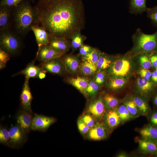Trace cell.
Returning a JSON list of instances; mask_svg holds the SVG:
<instances>
[{"mask_svg":"<svg viewBox=\"0 0 157 157\" xmlns=\"http://www.w3.org/2000/svg\"><path fill=\"white\" fill-rule=\"evenodd\" d=\"M34 7L37 14L35 24L44 28L51 36L69 39L84 26L82 0H38Z\"/></svg>","mask_w":157,"mask_h":157,"instance_id":"1","label":"cell"},{"mask_svg":"<svg viewBox=\"0 0 157 157\" xmlns=\"http://www.w3.org/2000/svg\"><path fill=\"white\" fill-rule=\"evenodd\" d=\"M15 8L14 21L15 28L20 35H24L35 24L36 11L34 7L25 0Z\"/></svg>","mask_w":157,"mask_h":157,"instance_id":"2","label":"cell"},{"mask_svg":"<svg viewBox=\"0 0 157 157\" xmlns=\"http://www.w3.org/2000/svg\"><path fill=\"white\" fill-rule=\"evenodd\" d=\"M133 46L129 53L135 56L144 53H151L157 49V30L154 33L146 34L137 28L132 36Z\"/></svg>","mask_w":157,"mask_h":157,"instance_id":"3","label":"cell"},{"mask_svg":"<svg viewBox=\"0 0 157 157\" xmlns=\"http://www.w3.org/2000/svg\"><path fill=\"white\" fill-rule=\"evenodd\" d=\"M130 57L126 55L114 59L107 73L110 79L116 77L126 78L131 74L133 69V64Z\"/></svg>","mask_w":157,"mask_h":157,"instance_id":"4","label":"cell"},{"mask_svg":"<svg viewBox=\"0 0 157 157\" xmlns=\"http://www.w3.org/2000/svg\"><path fill=\"white\" fill-rule=\"evenodd\" d=\"M21 42L18 37L8 30L0 31V48L11 55L15 54L20 50Z\"/></svg>","mask_w":157,"mask_h":157,"instance_id":"5","label":"cell"},{"mask_svg":"<svg viewBox=\"0 0 157 157\" xmlns=\"http://www.w3.org/2000/svg\"><path fill=\"white\" fill-rule=\"evenodd\" d=\"M10 136V147L18 148L26 141L27 134L17 124L12 126L9 130Z\"/></svg>","mask_w":157,"mask_h":157,"instance_id":"6","label":"cell"},{"mask_svg":"<svg viewBox=\"0 0 157 157\" xmlns=\"http://www.w3.org/2000/svg\"><path fill=\"white\" fill-rule=\"evenodd\" d=\"M103 98L99 97L91 101L88 105V113L90 114L96 120L104 118L106 112Z\"/></svg>","mask_w":157,"mask_h":157,"instance_id":"7","label":"cell"},{"mask_svg":"<svg viewBox=\"0 0 157 157\" xmlns=\"http://www.w3.org/2000/svg\"><path fill=\"white\" fill-rule=\"evenodd\" d=\"M56 121L55 119L53 117L34 113L33 115L31 129L34 131L45 132Z\"/></svg>","mask_w":157,"mask_h":157,"instance_id":"8","label":"cell"},{"mask_svg":"<svg viewBox=\"0 0 157 157\" xmlns=\"http://www.w3.org/2000/svg\"><path fill=\"white\" fill-rule=\"evenodd\" d=\"M61 57L50 59L41 63L40 65L41 68L47 72L61 75L66 71L62 62Z\"/></svg>","mask_w":157,"mask_h":157,"instance_id":"9","label":"cell"},{"mask_svg":"<svg viewBox=\"0 0 157 157\" xmlns=\"http://www.w3.org/2000/svg\"><path fill=\"white\" fill-rule=\"evenodd\" d=\"M29 79L25 78L20 94L21 109L33 113L31 107L33 97L29 85Z\"/></svg>","mask_w":157,"mask_h":157,"instance_id":"10","label":"cell"},{"mask_svg":"<svg viewBox=\"0 0 157 157\" xmlns=\"http://www.w3.org/2000/svg\"><path fill=\"white\" fill-rule=\"evenodd\" d=\"M33 113L20 109L16 113L15 119L17 124L27 134L31 130Z\"/></svg>","mask_w":157,"mask_h":157,"instance_id":"11","label":"cell"},{"mask_svg":"<svg viewBox=\"0 0 157 157\" xmlns=\"http://www.w3.org/2000/svg\"><path fill=\"white\" fill-rule=\"evenodd\" d=\"M64 54L56 51L48 44L44 45L38 48L36 58L41 63L52 59L61 57Z\"/></svg>","mask_w":157,"mask_h":157,"instance_id":"12","label":"cell"},{"mask_svg":"<svg viewBox=\"0 0 157 157\" xmlns=\"http://www.w3.org/2000/svg\"><path fill=\"white\" fill-rule=\"evenodd\" d=\"M108 130L105 124L97 122L90 128L86 134L89 139L94 140H100L106 138Z\"/></svg>","mask_w":157,"mask_h":157,"instance_id":"13","label":"cell"},{"mask_svg":"<svg viewBox=\"0 0 157 157\" xmlns=\"http://www.w3.org/2000/svg\"><path fill=\"white\" fill-rule=\"evenodd\" d=\"M58 52L65 54L71 47V42L66 38L51 36L48 44Z\"/></svg>","mask_w":157,"mask_h":157,"instance_id":"14","label":"cell"},{"mask_svg":"<svg viewBox=\"0 0 157 157\" xmlns=\"http://www.w3.org/2000/svg\"><path fill=\"white\" fill-rule=\"evenodd\" d=\"M31 30L34 34L38 48L48 44L51 36L44 28L34 24L31 27Z\"/></svg>","mask_w":157,"mask_h":157,"instance_id":"15","label":"cell"},{"mask_svg":"<svg viewBox=\"0 0 157 157\" xmlns=\"http://www.w3.org/2000/svg\"><path fill=\"white\" fill-rule=\"evenodd\" d=\"M104 119L105 125L108 130L113 129L118 126L121 122L116 108L108 110Z\"/></svg>","mask_w":157,"mask_h":157,"instance_id":"16","label":"cell"},{"mask_svg":"<svg viewBox=\"0 0 157 157\" xmlns=\"http://www.w3.org/2000/svg\"><path fill=\"white\" fill-rule=\"evenodd\" d=\"M61 60L66 70L69 73L74 74L79 69L80 63L77 56L67 55L64 56Z\"/></svg>","mask_w":157,"mask_h":157,"instance_id":"17","label":"cell"},{"mask_svg":"<svg viewBox=\"0 0 157 157\" xmlns=\"http://www.w3.org/2000/svg\"><path fill=\"white\" fill-rule=\"evenodd\" d=\"M12 8L7 6H0V31L8 30L10 27V18Z\"/></svg>","mask_w":157,"mask_h":157,"instance_id":"18","label":"cell"},{"mask_svg":"<svg viewBox=\"0 0 157 157\" xmlns=\"http://www.w3.org/2000/svg\"><path fill=\"white\" fill-rule=\"evenodd\" d=\"M34 60L28 64L26 67L17 73L14 74L13 76L22 74L24 75L26 78H38L39 72L42 69L40 66L35 65Z\"/></svg>","mask_w":157,"mask_h":157,"instance_id":"19","label":"cell"},{"mask_svg":"<svg viewBox=\"0 0 157 157\" xmlns=\"http://www.w3.org/2000/svg\"><path fill=\"white\" fill-rule=\"evenodd\" d=\"M146 1L147 0H130L129 12L132 14L137 15L146 12L147 8Z\"/></svg>","mask_w":157,"mask_h":157,"instance_id":"20","label":"cell"},{"mask_svg":"<svg viewBox=\"0 0 157 157\" xmlns=\"http://www.w3.org/2000/svg\"><path fill=\"white\" fill-rule=\"evenodd\" d=\"M69 83L75 87L84 95H87L86 90L89 80L84 77L78 76L67 79Z\"/></svg>","mask_w":157,"mask_h":157,"instance_id":"21","label":"cell"},{"mask_svg":"<svg viewBox=\"0 0 157 157\" xmlns=\"http://www.w3.org/2000/svg\"><path fill=\"white\" fill-rule=\"evenodd\" d=\"M140 150L144 153H154L157 151V145L154 141L144 139L138 140Z\"/></svg>","mask_w":157,"mask_h":157,"instance_id":"22","label":"cell"},{"mask_svg":"<svg viewBox=\"0 0 157 157\" xmlns=\"http://www.w3.org/2000/svg\"><path fill=\"white\" fill-rule=\"evenodd\" d=\"M142 138L155 141L157 140V128L150 125L146 126L140 130Z\"/></svg>","mask_w":157,"mask_h":157,"instance_id":"23","label":"cell"},{"mask_svg":"<svg viewBox=\"0 0 157 157\" xmlns=\"http://www.w3.org/2000/svg\"><path fill=\"white\" fill-rule=\"evenodd\" d=\"M113 60V57L101 52L96 64L97 71H104L108 69Z\"/></svg>","mask_w":157,"mask_h":157,"instance_id":"24","label":"cell"},{"mask_svg":"<svg viewBox=\"0 0 157 157\" xmlns=\"http://www.w3.org/2000/svg\"><path fill=\"white\" fill-rule=\"evenodd\" d=\"M137 88L138 92L142 95H146L152 90L153 84L149 81L139 78L136 81Z\"/></svg>","mask_w":157,"mask_h":157,"instance_id":"25","label":"cell"},{"mask_svg":"<svg viewBox=\"0 0 157 157\" xmlns=\"http://www.w3.org/2000/svg\"><path fill=\"white\" fill-rule=\"evenodd\" d=\"M79 69L81 74L85 76L94 74L97 71L96 65L86 61H82Z\"/></svg>","mask_w":157,"mask_h":157,"instance_id":"26","label":"cell"},{"mask_svg":"<svg viewBox=\"0 0 157 157\" xmlns=\"http://www.w3.org/2000/svg\"><path fill=\"white\" fill-rule=\"evenodd\" d=\"M81 31L78 30L75 32L71 38V47L73 51L82 45L85 39V36L82 34Z\"/></svg>","mask_w":157,"mask_h":157,"instance_id":"27","label":"cell"},{"mask_svg":"<svg viewBox=\"0 0 157 157\" xmlns=\"http://www.w3.org/2000/svg\"><path fill=\"white\" fill-rule=\"evenodd\" d=\"M102 98L105 107L107 110L116 108L119 104L118 99L111 94H106Z\"/></svg>","mask_w":157,"mask_h":157,"instance_id":"28","label":"cell"},{"mask_svg":"<svg viewBox=\"0 0 157 157\" xmlns=\"http://www.w3.org/2000/svg\"><path fill=\"white\" fill-rule=\"evenodd\" d=\"M136 104L141 114H146L149 111V107L146 102L141 97L134 96L132 98Z\"/></svg>","mask_w":157,"mask_h":157,"instance_id":"29","label":"cell"},{"mask_svg":"<svg viewBox=\"0 0 157 157\" xmlns=\"http://www.w3.org/2000/svg\"><path fill=\"white\" fill-rule=\"evenodd\" d=\"M126 78L122 77H116L109 79L108 86L110 89L117 90L120 89L126 84Z\"/></svg>","mask_w":157,"mask_h":157,"instance_id":"30","label":"cell"},{"mask_svg":"<svg viewBox=\"0 0 157 157\" xmlns=\"http://www.w3.org/2000/svg\"><path fill=\"white\" fill-rule=\"evenodd\" d=\"M117 110L121 121L122 122H127L134 117L129 112L124 104L120 105L117 108Z\"/></svg>","mask_w":157,"mask_h":157,"instance_id":"31","label":"cell"},{"mask_svg":"<svg viewBox=\"0 0 157 157\" xmlns=\"http://www.w3.org/2000/svg\"><path fill=\"white\" fill-rule=\"evenodd\" d=\"M124 104L134 117L141 114L132 98L126 99L124 101Z\"/></svg>","mask_w":157,"mask_h":157,"instance_id":"32","label":"cell"},{"mask_svg":"<svg viewBox=\"0 0 157 157\" xmlns=\"http://www.w3.org/2000/svg\"><path fill=\"white\" fill-rule=\"evenodd\" d=\"M101 52L94 48L88 54L82 57V61H86L96 65Z\"/></svg>","mask_w":157,"mask_h":157,"instance_id":"33","label":"cell"},{"mask_svg":"<svg viewBox=\"0 0 157 157\" xmlns=\"http://www.w3.org/2000/svg\"><path fill=\"white\" fill-rule=\"evenodd\" d=\"M149 53H144L137 54L138 56L139 62L142 68L149 69L152 65L149 58Z\"/></svg>","mask_w":157,"mask_h":157,"instance_id":"34","label":"cell"},{"mask_svg":"<svg viewBox=\"0 0 157 157\" xmlns=\"http://www.w3.org/2000/svg\"><path fill=\"white\" fill-rule=\"evenodd\" d=\"M99 89V85L94 81L91 79L89 81L86 90L87 95L91 98H94L97 93Z\"/></svg>","mask_w":157,"mask_h":157,"instance_id":"35","label":"cell"},{"mask_svg":"<svg viewBox=\"0 0 157 157\" xmlns=\"http://www.w3.org/2000/svg\"><path fill=\"white\" fill-rule=\"evenodd\" d=\"M0 143L10 147V136L9 130L6 128L0 126Z\"/></svg>","mask_w":157,"mask_h":157,"instance_id":"36","label":"cell"},{"mask_svg":"<svg viewBox=\"0 0 157 157\" xmlns=\"http://www.w3.org/2000/svg\"><path fill=\"white\" fill-rule=\"evenodd\" d=\"M146 12L147 17L153 24L157 27V6L152 8H147Z\"/></svg>","mask_w":157,"mask_h":157,"instance_id":"37","label":"cell"},{"mask_svg":"<svg viewBox=\"0 0 157 157\" xmlns=\"http://www.w3.org/2000/svg\"><path fill=\"white\" fill-rule=\"evenodd\" d=\"M84 122L90 129L96 124V120L94 117L89 113L83 114L81 117Z\"/></svg>","mask_w":157,"mask_h":157,"instance_id":"38","label":"cell"},{"mask_svg":"<svg viewBox=\"0 0 157 157\" xmlns=\"http://www.w3.org/2000/svg\"><path fill=\"white\" fill-rule=\"evenodd\" d=\"M94 81L99 86L104 83L106 77V74L104 71H97L94 74Z\"/></svg>","mask_w":157,"mask_h":157,"instance_id":"39","label":"cell"},{"mask_svg":"<svg viewBox=\"0 0 157 157\" xmlns=\"http://www.w3.org/2000/svg\"><path fill=\"white\" fill-rule=\"evenodd\" d=\"M24 0H1L0 6H7L12 7H17L21 2ZM34 1V0H30Z\"/></svg>","mask_w":157,"mask_h":157,"instance_id":"40","label":"cell"},{"mask_svg":"<svg viewBox=\"0 0 157 157\" xmlns=\"http://www.w3.org/2000/svg\"><path fill=\"white\" fill-rule=\"evenodd\" d=\"M78 129L82 134H86L90 128L84 122L81 117L78 119L77 122Z\"/></svg>","mask_w":157,"mask_h":157,"instance_id":"41","label":"cell"},{"mask_svg":"<svg viewBox=\"0 0 157 157\" xmlns=\"http://www.w3.org/2000/svg\"><path fill=\"white\" fill-rule=\"evenodd\" d=\"M93 48L89 45L83 44L79 48V54L83 57L91 52Z\"/></svg>","mask_w":157,"mask_h":157,"instance_id":"42","label":"cell"},{"mask_svg":"<svg viewBox=\"0 0 157 157\" xmlns=\"http://www.w3.org/2000/svg\"><path fill=\"white\" fill-rule=\"evenodd\" d=\"M10 56L7 52L0 48V62L6 64L9 60Z\"/></svg>","mask_w":157,"mask_h":157,"instance_id":"43","label":"cell"},{"mask_svg":"<svg viewBox=\"0 0 157 157\" xmlns=\"http://www.w3.org/2000/svg\"><path fill=\"white\" fill-rule=\"evenodd\" d=\"M139 73L141 78L148 81H149L151 78L152 74L149 69L143 68L140 70Z\"/></svg>","mask_w":157,"mask_h":157,"instance_id":"44","label":"cell"},{"mask_svg":"<svg viewBox=\"0 0 157 157\" xmlns=\"http://www.w3.org/2000/svg\"><path fill=\"white\" fill-rule=\"evenodd\" d=\"M154 52L151 54L150 59L152 66L156 68L157 67V52L155 51Z\"/></svg>","mask_w":157,"mask_h":157,"instance_id":"45","label":"cell"},{"mask_svg":"<svg viewBox=\"0 0 157 157\" xmlns=\"http://www.w3.org/2000/svg\"><path fill=\"white\" fill-rule=\"evenodd\" d=\"M151 121L153 125L157 126V112L154 113L152 115Z\"/></svg>","mask_w":157,"mask_h":157,"instance_id":"46","label":"cell"},{"mask_svg":"<svg viewBox=\"0 0 157 157\" xmlns=\"http://www.w3.org/2000/svg\"><path fill=\"white\" fill-rule=\"evenodd\" d=\"M151 78L155 83H157V71L156 70L152 73Z\"/></svg>","mask_w":157,"mask_h":157,"instance_id":"47","label":"cell"},{"mask_svg":"<svg viewBox=\"0 0 157 157\" xmlns=\"http://www.w3.org/2000/svg\"><path fill=\"white\" fill-rule=\"evenodd\" d=\"M47 72L43 70H42L39 72L38 78L40 79H42L44 78L46 76V73Z\"/></svg>","mask_w":157,"mask_h":157,"instance_id":"48","label":"cell"},{"mask_svg":"<svg viewBox=\"0 0 157 157\" xmlns=\"http://www.w3.org/2000/svg\"><path fill=\"white\" fill-rule=\"evenodd\" d=\"M117 156V157H127L128 156V155L126 154L123 152L119 154Z\"/></svg>","mask_w":157,"mask_h":157,"instance_id":"49","label":"cell"},{"mask_svg":"<svg viewBox=\"0 0 157 157\" xmlns=\"http://www.w3.org/2000/svg\"><path fill=\"white\" fill-rule=\"evenodd\" d=\"M6 66V64L0 62V69H2L5 68Z\"/></svg>","mask_w":157,"mask_h":157,"instance_id":"50","label":"cell"},{"mask_svg":"<svg viewBox=\"0 0 157 157\" xmlns=\"http://www.w3.org/2000/svg\"><path fill=\"white\" fill-rule=\"evenodd\" d=\"M154 103L157 106V94L154 98Z\"/></svg>","mask_w":157,"mask_h":157,"instance_id":"51","label":"cell"},{"mask_svg":"<svg viewBox=\"0 0 157 157\" xmlns=\"http://www.w3.org/2000/svg\"><path fill=\"white\" fill-rule=\"evenodd\" d=\"M154 141L156 143L157 145V140L155 141Z\"/></svg>","mask_w":157,"mask_h":157,"instance_id":"52","label":"cell"},{"mask_svg":"<svg viewBox=\"0 0 157 157\" xmlns=\"http://www.w3.org/2000/svg\"><path fill=\"white\" fill-rule=\"evenodd\" d=\"M156 68V70L157 71V67Z\"/></svg>","mask_w":157,"mask_h":157,"instance_id":"53","label":"cell"}]
</instances>
